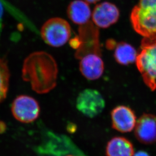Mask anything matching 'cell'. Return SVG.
I'll return each instance as SVG.
<instances>
[{"mask_svg":"<svg viewBox=\"0 0 156 156\" xmlns=\"http://www.w3.org/2000/svg\"><path fill=\"white\" fill-rule=\"evenodd\" d=\"M119 14V11L115 5L105 2L94 7L92 19L97 27L107 28L118 21Z\"/></svg>","mask_w":156,"mask_h":156,"instance_id":"cell-9","label":"cell"},{"mask_svg":"<svg viewBox=\"0 0 156 156\" xmlns=\"http://www.w3.org/2000/svg\"><path fill=\"white\" fill-rule=\"evenodd\" d=\"M133 156H150L149 154L144 151H139L134 154Z\"/></svg>","mask_w":156,"mask_h":156,"instance_id":"cell-17","label":"cell"},{"mask_svg":"<svg viewBox=\"0 0 156 156\" xmlns=\"http://www.w3.org/2000/svg\"><path fill=\"white\" fill-rule=\"evenodd\" d=\"M4 12V8H3V5L2 4L1 2L0 1V26L1 25L2 18Z\"/></svg>","mask_w":156,"mask_h":156,"instance_id":"cell-18","label":"cell"},{"mask_svg":"<svg viewBox=\"0 0 156 156\" xmlns=\"http://www.w3.org/2000/svg\"><path fill=\"white\" fill-rule=\"evenodd\" d=\"M130 21L135 31L144 38L156 37V9L136 5L131 11Z\"/></svg>","mask_w":156,"mask_h":156,"instance_id":"cell-4","label":"cell"},{"mask_svg":"<svg viewBox=\"0 0 156 156\" xmlns=\"http://www.w3.org/2000/svg\"><path fill=\"white\" fill-rule=\"evenodd\" d=\"M114 56L117 62L120 65H127L136 62L137 53L131 45L121 42L117 43Z\"/></svg>","mask_w":156,"mask_h":156,"instance_id":"cell-13","label":"cell"},{"mask_svg":"<svg viewBox=\"0 0 156 156\" xmlns=\"http://www.w3.org/2000/svg\"><path fill=\"white\" fill-rule=\"evenodd\" d=\"M80 59V71L87 79L95 80L102 76L104 70V64L101 58V54L89 53Z\"/></svg>","mask_w":156,"mask_h":156,"instance_id":"cell-10","label":"cell"},{"mask_svg":"<svg viewBox=\"0 0 156 156\" xmlns=\"http://www.w3.org/2000/svg\"><path fill=\"white\" fill-rule=\"evenodd\" d=\"M10 71L7 62L0 58V104L6 98L9 88Z\"/></svg>","mask_w":156,"mask_h":156,"instance_id":"cell-14","label":"cell"},{"mask_svg":"<svg viewBox=\"0 0 156 156\" xmlns=\"http://www.w3.org/2000/svg\"><path fill=\"white\" fill-rule=\"evenodd\" d=\"M41 37L49 46L59 47L68 41L71 35L69 24L61 18H52L47 21L41 27Z\"/></svg>","mask_w":156,"mask_h":156,"instance_id":"cell-3","label":"cell"},{"mask_svg":"<svg viewBox=\"0 0 156 156\" xmlns=\"http://www.w3.org/2000/svg\"><path fill=\"white\" fill-rule=\"evenodd\" d=\"M137 5L143 8L156 9V0H140Z\"/></svg>","mask_w":156,"mask_h":156,"instance_id":"cell-15","label":"cell"},{"mask_svg":"<svg viewBox=\"0 0 156 156\" xmlns=\"http://www.w3.org/2000/svg\"><path fill=\"white\" fill-rule=\"evenodd\" d=\"M107 156H133V144L123 137H115L111 139L106 147Z\"/></svg>","mask_w":156,"mask_h":156,"instance_id":"cell-12","label":"cell"},{"mask_svg":"<svg viewBox=\"0 0 156 156\" xmlns=\"http://www.w3.org/2000/svg\"><path fill=\"white\" fill-rule=\"evenodd\" d=\"M68 17L74 24L83 25L87 24L91 16V10L88 3L83 0H75L67 8Z\"/></svg>","mask_w":156,"mask_h":156,"instance_id":"cell-11","label":"cell"},{"mask_svg":"<svg viewBox=\"0 0 156 156\" xmlns=\"http://www.w3.org/2000/svg\"><path fill=\"white\" fill-rule=\"evenodd\" d=\"M11 111L17 120L20 122L30 123L38 118L40 106L34 98L21 95L17 96L12 102Z\"/></svg>","mask_w":156,"mask_h":156,"instance_id":"cell-5","label":"cell"},{"mask_svg":"<svg viewBox=\"0 0 156 156\" xmlns=\"http://www.w3.org/2000/svg\"><path fill=\"white\" fill-rule=\"evenodd\" d=\"M85 1L87 2V3H90V4H93V3H96L98 2H99L100 0H84Z\"/></svg>","mask_w":156,"mask_h":156,"instance_id":"cell-19","label":"cell"},{"mask_svg":"<svg viewBox=\"0 0 156 156\" xmlns=\"http://www.w3.org/2000/svg\"><path fill=\"white\" fill-rule=\"evenodd\" d=\"M134 134L140 143L145 144L156 143V116L144 113L136 123Z\"/></svg>","mask_w":156,"mask_h":156,"instance_id":"cell-7","label":"cell"},{"mask_svg":"<svg viewBox=\"0 0 156 156\" xmlns=\"http://www.w3.org/2000/svg\"><path fill=\"white\" fill-rule=\"evenodd\" d=\"M141 50L136 63L145 84L151 90L156 89V37L143 38Z\"/></svg>","mask_w":156,"mask_h":156,"instance_id":"cell-2","label":"cell"},{"mask_svg":"<svg viewBox=\"0 0 156 156\" xmlns=\"http://www.w3.org/2000/svg\"><path fill=\"white\" fill-rule=\"evenodd\" d=\"M6 126L4 123L0 121V133H3L6 130Z\"/></svg>","mask_w":156,"mask_h":156,"instance_id":"cell-16","label":"cell"},{"mask_svg":"<svg viewBox=\"0 0 156 156\" xmlns=\"http://www.w3.org/2000/svg\"><path fill=\"white\" fill-rule=\"evenodd\" d=\"M112 127L120 132H131L136 126V117L130 108L119 106L114 108L111 113Z\"/></svg>","mask_w":156,"mask_h":156,"instance_id":"cell-8","label":"cell"},{"mask_svg":"<svg viewBox=\"0 0 156 156\" xmlns=\"http://www.w3.org/2000/svg\"><path fill=\"white\" fill-rule=\"evenodd\" d=\"M58 73L56 61L46 52H34L24 61L22 79L38 94L48 93L56 87Z\"/></svg>","mask_w":156,"mask_h":156,"instance_id":"cell-1","label":"cell"},{"mask_svg":"<svg viewBox=\"0 0 156 156\" xmlns=\"http://www.w3.org/2000/svg\"><path fill=\"white\" fill-rule=\"evenodd\" d=\"M105 101L98 90L87 89L79 94L76 99V108L84 116L94 118L102 113Z\"/></svg>","mask_w":156,"mask_h":156,"instance_id":"cell-6","label":"cell"}]
</instances>
